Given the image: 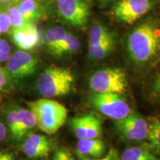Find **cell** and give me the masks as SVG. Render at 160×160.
<instances>
[{
  "instance_id": "obj_12",
  "label": "cell",
  "mask_w": 160,
  "mask_h": 160,
  "mask_svg": "<svg viewBox=\"0 0 160 160\" xmlns=\"http://www.w3.org/2000/svg\"><path fill=\"white\" fill-rule=\"evenodd\" d=\"M12 39L19 48L31 51L35 48L40 42V35L34 23H28L20 28L11 31Z\"/></svg>"
},
{
  "instance_id": "obj_29",
  "label": "cell",
  "mask_w": 160,
  "mask_h": 160,
  "mask_svg": "<svg viewBox=\"0 0 160 160\" xmlns=\"http://www.w3.org/2000/svg\"><path fill=\"white\" fill-rule=\"evenodd\" d=\"M7 135V128L2 122L0 120V143L5 139Z\"/></svg>"
},
{
  "instance_id": "obj_25",
  "label": "cell",
  "mask_w": 160,
  "mask_h": 160,
  "mask_svg": "<svg viewBox=\"0 0 160 160\" xmlns=\"http://www.w3.org/2000/svg\"><path fill=\"white\" fill-rule=\"evenodd\" d=\"M11 48L9 43L4 39H0V62H7L11 56Z\"/></svg>"
},
{
  "instance_id": "obj_31",
  "label": "cell",
  "mask_w": 160,
  "mask_h": 160,
  "mask_svg": "<svg viewBox=\"0 0 160 160\" xmlns=\"http://www.w3.org/2000/svg\"><path fill=\"white\" fill-rule=\"evenodd\" d=\"M12 4H13V0H0V6L7 7Z\"/></svg>"
},
{
  "instance_id": "obj_30",
  "label": "cell",
  "mask_w": 160,
  "mask_h": 160,
  "mask_svg": "<svg viewBox=\"0 0 160 160\" xmlns=\"http://www.w3.org/2000/svg\"><path fill=\"white\" fill-rule=\"evenodd\" d=\"M0 160H14V157L8 152L0 151Z\"/></svg>"
},
{
  "instance_id": "obj_17",
  "label": "cell",
  "mask_w": 160,
  "mask_h": 160,
  "mask_svg": "<svg viewBox=\"0 0 160 160\" xmlns=\"http://www.w3.org/2000/svg\"><path fill=\"white\" fill-rule=\"evenodd\" d=\"M19 127V139L27 134L37 125V120L31 110L18 108Z\"/></svg>"
},
{
  "instance_id": "obj_33",
  "label": "cell",
  "mask_w": 160,
  "mask_h": 160,
  "mask_svg": "<svg viewBox=\"0 0 160 160\" xmlns=\"http://www.w3.org/2000/svg\"><path fill=\"white\" fill-rule=\"evenodd\" d=\"M100 1L102 2H105V3H108V2H111L115 1V0H100Z\"/></svg>"
},
{
  "instance_id": "obj_20",
  "label": "cell",
  "mask_w": 160,
  "mask_h": 160,
  "mask_svg": "<svg viewBox=\"0 0 160 160\" xmlns=\"http://www.w3.org/2000/svg\"><path fill=\"white\" fill-rule=\"evenodd\" d=\"M80 48V42L78 38L68 32L67 35L59 47L55 50L52 55L61 57L65 54H71L76 53Z\"/></svg>"
},
{
  "instance_id": "obj_2",
  "label": "cell",
  "mask_w": 160,
  "mask_h": 160,
  "mask_svg": "<svg viewBox=\"0 0 160 160\" xmlns=\"http://www.w3.org/2000/svg\"><path fill=\"white\" fill-rule=\"evenodd\" d=\"M33 112L39 130L48 135H53L65 123L68 117V109L55 100L39 99L28 102Z\"/></svg>"
},
{
  "instance_id": "obj_32",
  "label": "cell",
  "mask_w": 160,
  "mask_h": 160,
  "mask_svg": "<svg viewBox=\"0 0 160 160\" xmlns=\"http://www.w3.org/2000/svg\"><path fill=\"white\" fill-rule=\"evenodd\" d=\"M155 88H156V91H157L160 93V77L158 78L157 82H156Z\"/></svg>"
},
{
  "instance_id": "obj_24",
  "label": "cell",
  "mask_w": 160,
  "mask_h": 160,
  "mask_svg": "<svg viewBox=\"0 0 160 160\" xmlns=\"http://www.w3.org/2000/svg\"><path fill=\"white\" fill-rule=\"evenodd\" d=\"M11 29V21L7 9L0 6V31L2 33H7Z\"/></svg>"
},
{
  "instance_id": "obj_1",
  "label": "cell",
  "mask_w": 160,
  "mask_h": 160,
  "mask_svg": "<svg viewBox=\"0 0 160 160\" xmlns=\"http://www.w3.org/2000/svg\"><path fill=\"white\" fill-rule=\"evenodd\" d=\"M127 50L137 65L150 62L160 53V27L151 22L137 26L128 37Z\"/></svg>"
},
{
  "instance_id": "obj_28",
  "label": "cell",
  "mask_w": 160,
  "mask_h": 160,
  "mask_svg": "<svg viewBox=\"0 0 160 160\" xmlns=\"http://www.w3.org/2000/svg\"><path fill=\"white\" fill-rule=\"evenodd\" d=\"M102 160H120L119 152L114 148H111L107 154L103 157Z\"/></svg>"
},
{
  "instance_id": "obj_16",
  "label": "cell",
  "mask_w": 160,
  "mask_h": 160,
  "mask_svg": "<svg viewBox=\"0 0 160 160\" xmlns=\"http://www.w3.org/2000/svg\"><path fill=\"white\" fill-rule=\"evenodd\" d=\"M114 47V36L112 35L97 45L88 46L89 56L93 59H102L111 53Z\"/></svg>"
},
{
  "instance_id": "obj_10",
  "label": "cell",
  "mask_w": 160,
  "mask_h": 160,
  "mask_svg": "<svg viewBox=\"0 0 160 160\" xmlns=\"http://www.w3.org/2000/svg\"><path fill=\"white\" fill-rule=\"evenodd\" d=\"M70 124L73 133L79 139L99 138L102 134V121L93 113L73 118Z\"/></svg>"
},
{
  "instance_id": "obj_21",
  "label": "cell",
  "mask_w": 160,
  "mask_h": 160,
  "mask_svg": "<svg viewBox=\"0 0 160 160\" xmlns=\"http://www.w3.org/2000/svg\"><path fill=\"white\" fill-rule=\"evenodd\" d=\"M112 35L113 33L102 24H94L90 30L88 46L97 45Z\"/></svg>"
},
{
  "instance_id": "obj_34",
  "label": "cell",
  "mask_w": 160,
  "mask_h": 160,
  "mask_svg": "<svg viewBox=\"0 0 160 160\" xmlns=\"http://www.w3.org/2000/svg\"><path fill=\"white\" fill-rule=\"evenodd\" d=\"M20 1V0H13V4H16L17 2H18ZM41 1V0H40Z\"/></svg>"
},
{
  "instance_id": "obj_11",
  "label": "cell",
  "mask_w": 160,
  "mask_h": 160,
  "mask_svg": "<svg viewBox=\"0 0 160 160\" xmlns=\"http://www.w3.org/2000/svg\"><path fill=\"white\" fill-rule=\"evenodd\" d=\"M52 150V142L48 137L37 133H30L22 145V151L31 159L48 157Z\"/></svg>"
},
{
  "instance_id": "obj_23",
  "label": "cell",
  "mask_w": 160,
  "mask_h": 160,
  "mask_svg": "<svg viewBox=\"0 0 160 160\" xmlns=\"http://www.w3.org/2000/svg\"><path fill=\"white\" fill-rule=\"evenodd\" d=\"M8 125L13 139H19V127L18 108H11L8 113Z\"/></svg>"
},
{
  "instance_id": "obj_7",
  "label": "cell",
  "mask_w": 160,
  "mask_h": 160,
  "mask_svg": "<svg viewBox=\"0 0 160 160\" xmlns=\"http://www.w3.org/2000/svg\"><path fill=\"white\" fill-rule=\"evenodd\" d=\"M153 5V0H121L113 8V14L118 21L129 25L147 14Z\"/></svg>"
},
{
  "instance_id": "obj_3",
  "label": "cell",
  "mask_w": 160,
  "mask_h": 160,
  "mask_svg": "<svg viewBox=\"0 0 160 160\" xmlns=\"http://www.w3.org/2000/svg\"><path fill=\"white\" fill-rule=\"evenodd\" d=\"M74 85V76L69 69L52 65L47 68L37 79L40 94L45 98L61 97L68 95Z\"/></svg>"
},
{
  "instance_id": "obj_5",
  "label": "cell",
  "mask_w": 160,
  "mask_h": 160,
  "mask_svg": "<svg viewBox=\"0 0 160 160\" xmlns=\"http://www.w3.org/2000/svg\"><path fill=\"white\" fill-rule=\"evenodd\" d=\"M90 102L100 113L115 121L124 119L131 113L128 102L118 93H95Z\"/></svg>"
},
{
  "instance_id": "obj_27",
  "label": "cell",
  "mask_w": 160,
  "mask_h": 160,
  "mask_svg": "<svg viewBox=\"0 0 160 160\" xmlns=\"http://www.w3.org/2000/svg\"><path fill=\"white\" fill-rule=\"evenodd\" d=\"M9 76L7 70L0 67V91L5 90L8 85Z\"/></svg>"
},
{
  "instance_id": "obj_9",
  "label": "cell",
  "mask_w": 160,
  "mask_h": 160,
  "mask_svg": "<svg viewBox=\"0 0 160 160\" xmlns=\"http://www.w3.org/2000/svg\"><path fill=\"white\" fill-rule=\"evenodd\" d=\"M38 62L27 51H17L10 56L7 61V71L14 79H23L35 73Z\"/></svg>"
},
{
  "instance_id": "obj_22",
  "label": "cell",
  "mask_w": 160,
  "mask_h": 160,
  "mask_svg": "<svg viewBox=\"0 0 160 160\" xmlns=\"http://www.w3.org/2000/svg\"><path fill=\"white\" fill-rule=\"evenodd\" d=\"M7 11L8 13L11 21V31L16 30L20 28H22L28 24L27 21L22 15L21 12L19 11V8L16 4H12L7 6Z\"/></svg>"
},
{
  "instance_id": "obj_15",
  "label": "cell",
  "mask_w": 160,
  "mask_h": 160,
  "mask_svg": "<svg viewBox=\"0 0 160 160\" xmlns=\"http://www.w3.org/2000/svg\"><path fill=\"white\" fill-rule=\"evenodd\" d=\"M120 160H160L148 147L135 146L126 148Z\"/></svg>"
},
{
  "instance_id": "obj_26",
  "label": "cell",
  "mask_w": 160,
  "mask_h": 160,
  "mask_svg": "<svg viewBox=\"0 0 160 160\" xmlns=\"http://www.w3.org/2000/svg\"><path fill=\"white\" fill-rule=\"evenodd\" d=\"M53 160H74V159L68 150L62 148L56 152Z\"/></svg>"
},
{
  "instance_id": "obj_8",
  "label": "cell",
  "mask_w": 160,
  "mask_h": 160,
  "mask_svg": "<svg viewBox=\"0 0 160 160\" xmlns=\"http://www.w3.org/2000/svg\"><path fill=\"white\" fill-rule=\"evenodd\" d=\"M115 125L120 134L129 141H143L147 139L148 122L134 113L131 112L127 117L116 120Z\"/></svg>"
},
{
  "instance_id": "obj_14",
  "label": "cell",
  "mask_w": 160,
  "mask_h": 160,
  "mask_svg": "<svg viewBox=\"0 0 160 160\" xmlns=\"http://www.w3.org/2000/svg\"><path fill=\"white\" fill-rule=\"evenodd\" d=\"M16 5L28 23H33L45 17V10L40 0H20Z\"/></svg>"
},
{
  "instance_id": "obj_13",
  "label": "cell",
  "mask_w": 160,
  "mask_h": 160,
  "mask_svg": "<svg viewBox=\"0 0 160 160\" xmlns=\"http://www.w3.org/2000/svg\"><path fill=\"white\" fill-rule=\"evenodd\" d=\"M105 152V142L99 138L80 139L77 142V155L92 158V159H99L103 157Z\"/></svg>"
},
{
  "instance_id": "obj_19",
  "label": "cell",
  "mask_w": 160,
  "mask_h": 160,
  "mask_svg": "<svg viewBox=\"0 0 160 160\" xmlns=\"http://www.w3.org/2000/svg\"><path fill=\"white\" fill-rule=\"evenodd\" d=\"M150 149L154 153H160V119L153 118L148 123L147 139Z\"/></svg>"
},
{
  "instance_id": "obj_6",
  "label": "cell",
  "mask_w": 160,
  "mask_h": 160,
  "mask_svg": "<svg viewBox=\"0 0 160 160\" xmlns=\"http://www.w3.org/2000/svg\"><path fill=\"white\" fill-rule=\"evenodd\" d=\"M59 15L76 28L86 25L90 17V7L85 0H56Z\"/></svg>"
},
{
  "instance_id": "obj_18",
  "label": "cell",
  "mask_w": 160,
  "mask_h": 160,
  "mask_svg": "<svg viewBox=\"0 0 160 160\" xmlns=\"http://www.w3.org/2000/svg\"><path fill=\"white\" fill-rule=\"evenodd\" d=\"M68 32L62 27H53L47 31L45 34V42L49 53L53 54L55 50L59 47L65 39Z\"/></svg>"
},
{
  "instance_id": "obj_4",
  "label": "cell",
  "mask_w": 160,
  "mask_h": 160,
  "mask_svg": "<svg viewBox=\"0 0 160 160\" xmlns=\"http://www.w3.org/2000/svg\"><path fill=\"white\" fill-rule=\"evenodd\" d=\"M89 86L94 93H125L128 88L126 73L120 68H108L99 70L91 75Z\"/></svg>"
},
{
  "instance_id": "obj_35",
  "label": "cell",
  "mask_w": 160,
  "mask_h": 160,
  "mask_svg": "<svg viewBox=\"0 0 160 160\" xmlns=\"http://www.w3.org/2000/svg\"><path fill=\"white\" fill-rule=\"evenodd\" d=\"M2 31H0V36H1V34H2Z\"/></svg>"
}]
</instances>
